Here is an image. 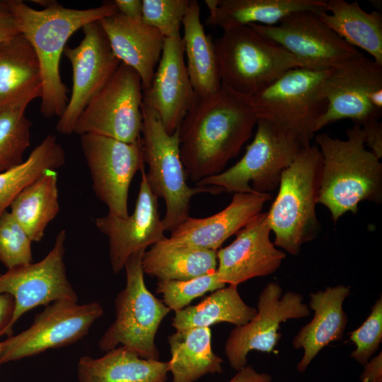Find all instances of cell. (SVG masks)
I'll return each mask as SVG.
<instances>
[{"label": "cell", "instance_id": "11", "mask_svg": "<svg viewBox=\"0 0 382 382\" xmlns=\"http://www.w3.org/2000/svg\"><path fill=\"white\" fill-rule=\"evenodd\" d=\"M103 315V307L98 302H53L36 315L28 328L1 342L0 364L71 345L86 336Z\"/></svg>", "mask_w": 382, "mask_h": 382}, {"label": "cell", "instance_id": "5", "mask_svg": "<svg viewBox=\"0 0 382 382\" xmlns=\"http://www.w3.org/2000/svg\"><path fill=\"white\" fill-rule=\"evenodd\" d=\"M221 86L252 97L303 63L249 25L223 30L215 42Z\"/></svg>", "mask_w": 382, "mask_h": 382}, {"label": "cell", "instance_id": "24", "mask_svg": "<svg viewBox=\"0 0 382 382\" xmlns=\"http://www.w3.org/2000/svg\"><path fill=\"white\" fill-rule=\"evenodd\" d=\"M42 81L37 54L19 33L0 42V111L41 98Z\"/></svg>", "mask_w": 382, "mask_h": 382}, {"label": "cell", "instance_id": "30", "mask_svg": "<svg viewBox=\"0 0 382 382\" xmlns=\"http://www.w3.org/2000/svg\"><path fill=\"white\" fill-rule=\"evenodd\" d=\"M217 250L175 245L166 237L145 251L144 273L158 280H187L216 271Z\"/></svg>", "mask_w": 382, "mask_h": 382}, {"label": "cell", "instance_id": "10", "mask_svg": "<svg viewBox=\"0 0 382 382\" xmlns=\"http://www.w3.org/2000/svg\"><path fill=\"white\" fill-rule=\"evenodd\" d=\"M142 91L138 73L121 63L87 104L74 133L93 134L126 143L139 140L143 124Z\"/></svg>", "mask_w": 382, "mask_h": 382}, {"label": "cell", "instance_id": "19", "mask_svg": "<svg viewBox=\"0 0 382 382\" xmlns=\"http://www.w3.org/2000/svg\"><path fill=\"white\" fill-rule=\"evenodd\" d=\"M271 231L267 212H260L236 233L230 245L217 250L219 279L238 286L276 272L286 254L270 241Z\"/></svg>", "mask_w": 382, "mask_h": 382}, {"label": "cell", "instance_id": "39", "mask_svg": "<svg viewBox=\"0 0 382 382\" xmlns=\"http://www.w3.org/2000/svg\"><path fill=\"white\" fill-rule=\"evenodd\" d=\"M364 134L365 146L369 148L378 158L382 157V123L371 120L361 126Z\"/></svg>", "mask_w": 382, "mask_h": 382}, {"label": "cell", "instance_id": "12", "mask_svg": "<svg viewBox=\"0 0 382 382\" xmlns=\"http://www.w3.org/2000/svg\"><path fill=\"white\" fill-rule=\"evenodd\" d=\"M80 136L95 195L108 207V213L127 217L131 182L144 166L141 138L126 143L93 134Z\"/></svg>", "mask_w": 382, "mask_h": 382}, {"label": "cell", "instance_id": "32", "mask_svg": "<svg viewBox=\"0 0 382 382\" xmlns=\"http://www.w3.org/2000/svg\"><path fill=\"white\" fill-rule=\"evenodd\" d=\"M238 286L228 285L212 292L203 301L175 312L172 325L176 331L196 328H209L219 323H228L236 326L248 323L257 310L243 300Z\"/></svg>", "mask_w": 382, "mask_h": 382}, {"label": "cell", "instance_id": "15", "mask_svg": "<svg viewBox=\"0 0 382 382\" xmlns=\"http://www.w3.org/2000/svg\"><path fill=\"white\" fill-rule=\"evenodd\" d=\"M66 231H61L54 245L40 261L7 270L0 274V294H8L14 299V311L8 335L26 312L39 306H47L61 300L78 302V296L69 282L64 262Z\"/></svg>", "mask_w": 382, "mask_h": 382}, {"label": "cell", "instance_id": "18", "mask_svg": "<svg viewBox=\"0 0 382 382\" xmlns=\"http://www.w3.org/2000/svg\"><path fill=\"white\" fill-rule=\"evenodd\" d=\"M140 171L139 190L132 214L120 217L108 213L95 221L97 228L108 238L110 262L115 274L125 268L132 255L146 250L166 237L158 212V198L149 186L144 166Z\"/></svg>", "mask_w": 382, "mask_h": 382}, {"label": "cell", "instance_id": "27", "mask_svg": "<svg viewBox=\"0 0 382 382\" xmlns=\"http://www.w3.org/2000/svg\"><path fill=\"white\" fill-rule=\"evenodd\" d=\"M181 37L187 59V71L198 98L212 95L221 88L214 42L205 33L200 21V6L190 0L183 20Z\"/></svg>", "mask_w": 382, "mask_h": 382}, {"label": "cell", "instance_id": "4", "mask_svg": "<svg viewBox=\"0 0 382 382\" xmlns=\"http://www.w3.org/2000/svg\"><path fill=\"white\" fill-rule=\"evenodd\" d=\"M322 156L318 146L302 147L283 170L279 192L267 212L274 245L291 255L317 238L321 225L316 207L320 193Z\"/></svg>", "mask_w": 382, "mask_h": 382}, {"label": "cell", "instance_id": "16", "mask_svg": "<svg viewBox=\"0 0 382 382\" xmlns=\"http://www.w3.org/2000/svg\"><path fill=\"white\" fill-rule=\"evenodd\" d=\"M82 29L84 36L80 44L74 47L66 46L63 53L73 70L71 98L56 125L57 131L65 135L74 133L87 104L122 63L112 52L98 21L84 25Z\"/></svg>", "mask_w": 382, "mask_h": 382}, {"label": "cell", "instance_id": "13", "mask_svg": "<svg viewBox=\"0 0 382 382\" xmlns=\"http://www.w3.org/2000/svg\"><path fill=\"white\" fill-rule=\"evenodd\" d=\"M248 25L313 70H328L362 54L325 24L316 12L293 13L273 25Z\"/></svg>", "mask_w": 382, "mask_h": 382}, {"label": "cell", "instance_id": "22", "mask_svg": "<svg viewBox=\"0 0 382 382\" xmlns=\"http://www.w3.org/2000/svg\"><path fill=\"white\" fill-rule=\"evenodd\" d=\"M98 21L115 57L134 69L141 78L143 91L148 89L161 56L165 37L142 20H133L118 12Z\"/></svg>", "mask_w": 382, "mask_h": 382}, {"label": "cell", "instance_id": "26", "mask_svg": "<svg viewBox=\"0 0 382 382\" xmlns=\"http://www.w3.org/2000/svg\"><path fill=\"white\" fill-rule=\"evenodd\" d=\"M168 363L139 357L121 346L99 358L81 357L77 364L79 382H166Z\"/></svg>", "mask_w": 382, "mask_h": 382}, {"label": "cell", "instance_id": "35", "mask_svg": "<svg viewBox=\"0 0 382 382\" xmlns=\"http://www.w3.org/2000/svg\"><path fill=\"white\" fill-rule=\"evenodd\" d=\"M226 285L215 271L187 280H158L156 291L162 294L163 303L176 312L188 306L195 299Z\"/></svg>", "mask_w": 382, "mask_h": 382}, {"label": "cell", "instance_id": "3", "mask_svg": "<svg viewBox=\"0 0 382 382\" xmlns=\"http://www.w3.org/2000/svg\"><path fill=\"white\" fill-rule=\"evenodd\" d=\"M346 139L318 134L316 145L322 156L318 203L324 205L336 223L347 212L357 214L359 204L382 202V163L366 149L359 124L347 132Z\"/></svg>", "mask_w": 382, "mask_h": 382}, {"label": "cell", "instance_id": "1", "mask_svg": "<svg viewBox=\"0 0 382 382\" xmlns=\"http://www.w3.org/2000/svg\"><path fill=\"white\" fill-rule=\"evenodd\" d=\"M257 120L250 97L223 86L198 98L178 128L180 158L191 180L221 173L251 137Z\"/></svg>", "mask_w": 382, "mask_h": 382}, {"label": "cell", "instance_id": "31", "mask_svg": "<svg viewBox=\"0 0 382 382\" xmlns=\"http://www.w3.org/2000/svg\"><path fill=\"white\" fill-rule=\"evenodd\" d=\"M10 209L32 241H41L47 225L60 209L56 170H46L26 186L13 199Z\"/></svg>", "mask_w": 382, "mask_h": 382}, {"label": "cell", "instance_id": "2", "mask_svg": "<svg viewBox=\"0 0 382 382\" xmlns=\"http://www.w3.org/2000/svg\"><path fill=\"white\" fill-rule=\"evenodd\" d=\"M4 2L40 63V112L46 118L60 117L69 102L67 88L59 73L60 59L68 39L84 25L117 13L116 6L113 1H106L98 7L76 9L50 1L45 8L37 10L21 0Z\"/></svg>", "mask_w": 382, "mask_h": 382}, {"label": "cell", "instance_id": "42", "mask_svg": "<svg viewBox=\"0 0 382 382\" xmlns=\"http://www.w3.org/2000/svg\"><path fill=\"white\" fill-rule=\"evenodd\" d=\"M361 374V382H382V352L369 360Z\"/></svg>", "mask_w": 382, "mask_h": 382}, {"label": "cell", "instance_id": "23", "mask_svg": "<svg viewBox=\"0 0 382 382\" xmlns=\"http://www.w3.org/2000/svg\"><path fill=\"white\" fill-rule=\"evenodd\" d=\"M350 287L337 285L311 293L308 307L314 311L311 321L302 327L292 341L295 349H303L297 364L303 373L320 351L332 342L342 340L347 323L343 302L350 295Z\"/></svg>", "mask_w": 382, "mask_h": 382}, {"label": "cell", "instance_id": "28", "mask_svg": "<svg viewBox=\"0 0 382 382\" xmlns=\"http://www.w3.org/2000/svg\"><path fill=\"white\" fill-rule=\"evenodd\" d=\"M320 19L349 45L369 53L382 65V14L362 9L357 1L327 0Z\"/></svg>", "mask_w": 382, "mask_h": 382}, {"label": "cell", "instance_id": "8", "mask_svg": "<svg viewBox=\"0 0 382 382\" xmlns=\"http://www.w3.org/2000/svg\"><path fill=\"white\" fill-rule=\"evenodd\" d=\"M145 251L134 253L125 263L126 285L115 299V319L100 337L98 347L108 352L122 345L141 358L158 360L155 337L170 310L145 284L142 269Z\"/></svg>", "mask_w": 382, "mask_h": 382}, {"label": "cell", "instance_id": "6", "mask_svg": "<svg viewBox=\"0 0 382 382\" xmlns=\"http://www.w3.org/2000/svg\"><path fill=\"white\" fill-rule=\"evenodd\" d=\"M143 124L141 144L146 178L152 192L163 198L166 214L162 219L165 231L172 232L189 217L190 201L198 193L219 194L216 186L190 187L180 153L178 129L169 134L157 112L141 104Z\"/></svg>", "mask_w": 382, "mask_h": 382}, {"label": "cell", "instance_id": "44", "mask_svg": "<svg viewBox=\"0 0 382 382\" xmlns=\"http://www.w3.org/2000/svg\"><path fill=\"white\" fill-rule=\"evenodd\" d=\"M272 378L267 373H260L251 366L246 365L237 371L229 382H272Z\"/></svg>", "mask_w": 382, "mask_h": 382}, {"label": "cell", "instance_id": "29", "mask_svg": "<svg viewBox=\"0 0 382 382\" xmlns=\"http://www.w3.org/2000/svg\"><path fill=\"white\" fill-rule=\"evenodd\" d=\"M211 329L176 331L168 337L171 358L167 361L172 382H195L207 374H221L223 359L211 345Z\"/></svg>", "mask_w": 382, "mask_h": 382}, {"label": "cell", "instance_id": "17", "mask_svg": "<svg viewBox=\"0 0 382 382\" xmlns=\"http://www.w3.org/2000/svg\"><path fill=\"white\" fill-rule=\"evenodd\" d=\"M378 87H382V65L363 54L330 69L321 86L327 108L316 132L344 119L361 126L379 120L382 113L376 111L368 100L370 92Z\"/></svg>", "mask_w": 382, "mask_h": 382}, {"label": "cell", "instance_id": "37", "mask_svg": "<svg viewBox=\"0 0 382 382\" xmlns=\"http://www.w3.org/2000/svg\"><path fill=\"white\" fill-rule=\"evenodd\" d=\"M190 0H142V21L165 38H180V28Z\"/></svg>", "mask_w": 382, "mask_h": 382}, {"label": "cell", "instance_id": "14", "mask_svg": "<svg viewBox=\"0 0 382 382\" xmlns=\"http://www.w3.org/2000/svg\"><path fill=\"white\" fill-rule=\"evenodd\" d=\"M303 301L301 294H283L278 283H268L259 295L256 315L248 323L236 326L226 340L224 352L230 366L236 371L245 367L253 350L272 352L282 337L278 331L282 323L310 315Z\"/></svg>", "mask_w": 382, "mask_h": 382}, {"label": "cell", "instance_id": "36", "mask_svg": "<svg viewBox=\"0 0 382 382\" xmlns=\"http://www.w3.org/2000/svg\"><path fill=\"white\" fill-rule=\"evenodd\" d=\"M32 240L6 210L0 216V262L12 269L33 262Z\"/></svg>", "mask_w": 382, "mask_h": 382}, {"label": "cell", "instance_id": "7", "mask_svg": "<svg viewBox=\"0 0 382 382\" xmlns=\"http://www.w3.org/2000/svg\"><path fill=\"white\" fill-rule=\"evenodd\" d=\"M329 71L303 67L289 70L250 97L257 118L267 120L301 147L310 145L316 124L327 108L321 86Z\"/></svg>", "mask_w": 382, "mask_h": 382}, {"label": "cell", "instance_id": "33", "mask_svg": "<svg viewBox=\"0 0 382 382\" xmlns=\"http://www.w3.org/2000/svg\"><path fill=\"white\" fill-rule=\"evenodd\" d=\"M66 161L63 147L54 135L49 134L21 164L0 172V216L16 196L47 170L62 167Z\"/></svg>", "mask_w": 382, "mask_h": 382}, {"label": "cell", "instance_id": "20", "mask_svg": "<svg viewBox=\"0 0 382 382\" xmlns=\"http://www.w3.org/2000/svg\"><path fill=\"white\" fill-rule=\"evenodd\" d=\"M198 100L185 62L182 38H165L158 66L143 102L159 115L166 131L173 134Z\"/></svg>", "mask_w": 382, "mask_h": 382}, {"label": "cell", "instance_id": "40", "mask_svg": "<svg viewBox=\"0 0 382 382\" xmlns=\"http://www.w3.org/2000/svg\"><path fill=\"white\" fill-rule=\"evenodd\" d=\"M21 33L14 16L4 1H0V42Z\"/></svg>", "mask_w": 382, "mask_h": 382}, {"label": "cell", "instance_id": "38", "mask_svg": "<svg viewBox=\"0 0 382 382\" xmlns=\"http://www.w3.org/2000/svg\"><path fill=\"white\" fill-rule=\"evenodd\" d=\"M356 348L350 357L364 365L378 350L382 341V299H377L364 322L349 333Z\"/></svg>", "mask_w": 382, "mask_h": 382}, {"label": "cell", "instance_id": "21", "mask_svg": "<svg viewBox=\"0 0 382 382\" xmlns=\"http://www.w3.org/2000/svg\"><path fill=\"white\" fill-rule=\"evenodd\" d=\"M272 199L271 193H235L230 204L219 212L205 218L188 217L166 240L173 244L217 250L236 234Z\"/></svg>", "mask_w": 382, "mask_h": 382}, {"label": "cell", "instance_id": "43", "mask_svg": "<svg viewBox=\"0 0 382 382\" xmlns=\"http://www.w3.org/2000/svg\"><path fill=\"white\" fill-rule=\"evenodd\" d=\"M113 2L118 13L133 20H142V1L115 0Z\"/></svg>", "mask_w": 382, "mask_h": 382}, {"label": "cell", "instance_id": "45", "mask_svg": "<svg viewBox=\"0 0 382 382\" xmlns=\"http://www.w3.org/2000/svg\"><path fill=\"white\" fill-rule=\"evenodd\" d=\"M1 342H0V354H1Z\"/></svg>", "mask_w": 382, "mask_h": 382}, {"label": "cell", "instance_id": "25", "mask_svg": "<svg viewBox=\"0 0 382 382\" xmlns=\"http://www.w3.org/2000/svg\"><path fill=\"white\" fill-rule=\"evenodd\" d=\"M207 23L222 30L240 25H273L299 11H326L327 0H205Z\"/></svg>", "mask_w": 382, "mask_h": 382}, {"label": "cell", "instance_id": "34", "mask_svg": "<svg viewBox=\"0 0 382 382\" xmlns=\"http://www.w3.org/2000/svg\"><path fill=\"white\" fill-rule=\"evenodd\" d=\"M27 106L19 105L0 111V172L23 162L32 127L25 115Z\"/></svg>", "mask_w": 382, "mask_h": 382}, {"label": "cell", "instance_id": "41", "mask_svg": "<svg viewBox=\"0 0 382 382\" xmlns=\"http://www.w3.org/2000/svg\"><path fill=\"white\" fill-rule=\"evenodd\" d=\"M14 311V299L8 294H0V337L8 335V330Z\"/></svg>", "mask_w": 382, "mask_h": 382}, {"label": "cell", "instance_id": "9", "mask_svg": "<svg viewBox=\"0 0 382 382\" xmlns=\"http://www.w3.org/2000/svg\"><path fill=\"white\" fill-rule=\"evenodd\" d=\"M253 141L243 156L221 173L205 178L197 186H216L222 192L270 193L278 187L282 173L302 148L276 130L267 120L257 118Z\"/></svg>", "mask_w": 382, "mask_h": 382}]
</instances>
